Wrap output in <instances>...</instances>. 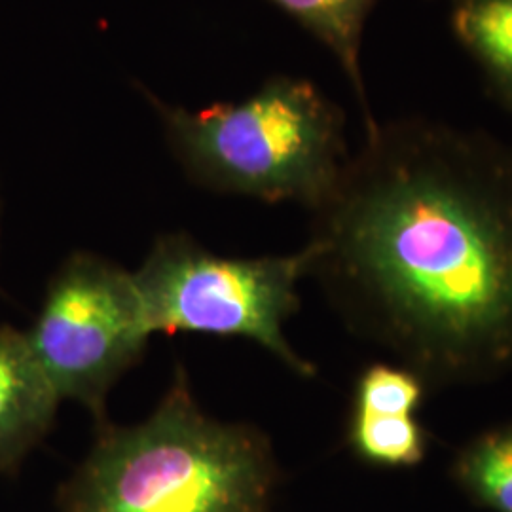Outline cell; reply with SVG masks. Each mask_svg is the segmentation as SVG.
<instances>
[{
    "label": "cell",
    "mask_w": 512,
    "mask_h": 512,
    "mask_svg": "<svg viewBox=\"0 0 512 512\" xmlns=\"http://www.w3.org/2000/svg\"><path fill=\"white\" fill-rule=\"evenodd\" d=\"M317 213L310 275L429 387L512 370V143L408 116L366 126Z\"/></svg>",
    "instance_id": "obj_1"
},
{
    "label": "cell",
    "mask_w": 512,
    "mask_h": 512,
    "mask_svg": "<svg viewBox=\"0 0 512 512\" xmlns=\"http://www.w3.org/2000/svg\"><path fill=\"white\" fill-rule=\"evenodd\" d=\"M279 467L255 425L207 416L183 366L135 425H97L59 512H272Z\"/></svg>",
    "instance_id": "obj_2"
},
{
    "label": "cell",
    "mask_w": 512,
    "mask_h": 512,
    "mask_svg": "<svg viewBox=\"0 0 512 512\" xmlns=\"http://www.w3.org/2000/svg\"><path fill=\"white\" fill-rule=\"evenodd\" d=\"M177 158L207 188L321 209L349 162L344 118L308 80L274 78L241 101L167 109Z\"/></svg>",
    "instance_id": "obj_3"
},
{
    "label": "cell",
    "mask_w": 512,
    "mask_h": 512,
    "mask_svg": "<svg viewBox=\"0 0 512 512\" xmlns=\"http://www.w3.org/2000/svg\"><path fill=\"white\" fill-rule=\"evenodd\" d=\"M310 264L308 245L294 255L230 258L186 234H167L133 272V281L152 334L243 338L298 376L313 378L317 368L294 351L283 330L300 310L298 283L310 275Z\"/></svg>",
    "instance_id": "obj_4"
},
{
    "label": "cell",
    "mask_w": 512,
    "mask_h": 512,
    "mask_svg": "<svg viewBox=\"0 0 512 512\" xmlns=\"http://www.w3.org/2000/svg\"><path fill=\"white\" fill-rule=\"evenodd\" d=\"M29 344L57 395L107 421V397L137 365L152 330L133 272L88 251L69 256L52 275Z\"/></svg>",
    "instance_id": "obj_5"
},
{
    "label": "cell",
    "mask_w": 512,
    "mask_h": 512,
    "mask_svg": "<svg viewBox=\"0 0 512 512\" xmlns=\"http://www.w3.org/2000/svg\"><path fill=\"white\" fill-rule=\"evenodd\" d=\"M61 403L27 332L0 327V475L16 473L54 427Z\"/></svg>",
    "instance_id": "obj_6"
},
{
    "label": "cell",
    "mask_w": 512,
    "mask_h": 512,
    "mask_svg": "<svg viewBox=\"0 0 512 512\" xmlns=\"http://www.w3.org/2000/svg\"><path fill=\"white\" fill-rule=\"evenodd\" d=\"M450 27L512 116V0H452Z\"/></svg>",
    "instance_id": "obj_7"
},
{
    "label": "cell",
    "mask_w": 512,
    "mask_h": 512,
    "mask_svg": "<svg viewBox=\"0 0 512 512\" xmlns=\"http://www.w3.org/2000/svg\"><path fill=\"white\" fill-rule=\"evenodd\" d=\"M431 435L418 412L351 403L346 446L353 458L374 469H414L421 465Z\"/></svg>",
    "instance_id": "obj_8"
},
{
    "label": "cell",
    "mask_w": 512,
    "mask_h": 512,
    "mask_svg": "<svg viewBox=\"0 0 512 512\" xmlns=\"http://www.w3.org/2000/svg\"><path fill=\"white\" fill-rule=\"evenodd\" d=\"M287 14L319 38L340 61L357 93L365 124L374 122L366 105L365 80L361 69V46L366 19L378 0H274Z\"/></svg>",
    "instance_id": "obj_9"
},
{
    "label": "cell",
    "mask_w": 512,
    "mask_h": 512,
    "mask_svg": "<svg viewBox=\"0 0 512 512\" xmlns=\"http://www.w3.org/2000/svg\"><path fill=\"white\" fill-rule=\"evenodd\" d=\"M450 478L476 507L512 512V421L465 442L452 459Z\"/></svg>",
    "instance_id": "obj_10"
}]
</instances>
